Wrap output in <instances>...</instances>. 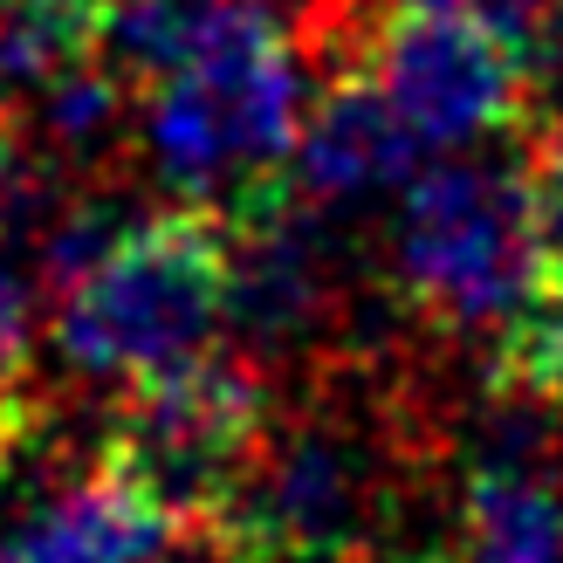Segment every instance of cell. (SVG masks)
Returning a JSON list of instances; mask_svg holds the SVG:
<instances>
[{
  "instance_id": "cell-1",
  "label": "cell",
  "mask_w": 563,
  "mask_h": 563,
  "mask_svg": "<svg viewBox=\"0 0 563 563\" xmlns=\"http://www.w3.org/2000/svg\"><path fill=\"white\" fill-rule=\"evenodd\" d=\"M152 173L186 207L228 220L296 192V137L309 118L302 42L268 0H213L192 63L137 97Z\"/></svg>"
},
{
  "instance_id": "cell-2",
  "label": "cell",
  "mask_w": 563,
  "mask_h": 563,
  "mask_svg": "<svg viewBox=\"0 0 563 563\" xmlns=\"http://www.w3.org/2000/svg\"><path fill=\"white\" fill-rule=\"evenodd\" d=\"M234 296V228L213 207L137 213L124 241L63 296L55 351L76 378H165L207 357L228 330Z\"/></svg>"
},
{
  "instance_id": "cell-3",
  "label": "cell",
  "mask_w": 563,
  "mask_h": 563,
  "mask_svg": "<svg viewBox=\"0 0 563 563\" xmlns=\"http://www.w3.org/2000/svg\"><path fill=\"white\" fill-rule=\"evenodd\" d=\"M336 63L364 69L385 90V103L419 131L427 152H461L482 137H522L543 118V76L529 42L501 35L495 21H474L461 8L427 0H317L309 42Z\"/></svg>"
},
{
  "instance_id": "cell-4",
  "label": "cell",
  "mask_w": 563,
  "mask_h": 563,
  "mask_svg": "<svg viewBox=\"0 0 563 563\" xmlns=\"http://www.w3.org/2000/svg\"><path fill=\"white\" fill-rule=\"evenodd\" d=\"M399 446L364 412L275 419L200 543L220 563H357L391 516Z\"/></svg>"
},
{
  "instance_id": "cell-5",
  "label": "cell",
  "mask_w": 563,
  "mask_h": 563,
  "mask_svg": "<svg viewBox=\"0 0 563 563\" xmlns=\"http://www.w3.org/2000/svg\"><path fill=\"white\" fill-rule=\"evenodd\" d=\"M391 289L419 323L488 344L537 289L522 158H446L412 173L391 213Z\"/></svg>"
},
{
  "instance_id": "cell-6",
  "label": "cell",
  "mask_w": 563,
  "mask_h": 563,
  "mask_svg": "<svg viewBox=\"0 0 563 563\" xmlns=\"http://www.w3.org/2000/svg\"><path fill=\"white\" fill-rule=\"evenodd\" d=\"M268 427L275 406L262 364L207 351L179 372L137 378L124 391L103 433V467L145 495L179 537H200L220 516V501L241 488V474L255 467Z\"/></svg>"
},
{
  "instance_id": "cell-7",
  "label": "cell",
  "mask_w": 563,
  "mask_h": 563,
  "mask_svg": "<svg viewBox=\"0 0 563 563\" xmlns=\"http://www.w3.org/2000/svg\"><path fill=\"white\" fill-rule=\"evenodd\" d=\"M419 131L385 103L364 69L336 63L296 137V192L309 207H351L372 192H406L419 173Z\"/></svg>"
},
{
  "instance_id": "cell-8",
  "label": "cell",
  "mask_w": 563,
  "mask_h": 563,
  "mask_svg": "<svg viewBox=\"0 0 563 563\" xmlns=\"http://www.w3.org/2000/svg\"><path fill=\"white\" fill-rule=\"evenodd\" d=\"M173 537L179 529L97 461V474L0 537V563H158Z\"/></svg>"
},
{
  "instance_id": "cell-9",
  "label": "cell",
  "mask_w": 563,
  "mask_h": 563,
  "mask_svg": "<svg viewBox=\"0 0 563 563\" xmlns=\"http://www.w3.org/2000/svg\"><path fill=\"white\" fill-rule=\"evenodd\" d=\"M461 563H563V474L537 461V433L474 461L461 495Z\"/></svg>"
},
{
  "instance_id": "cell-10",
  "label": "cell",
  "mask_w": 563,
  "mask_h": 563,
  "mask_svg": "<svg viewBox=\"0 0 563 563\" xmlns=\"http://www.w3.org/2000/svg\"><path fill=\"white\" fill-rule=\"evenodd\" d=\"M35 344H42V282H27L0 255V474L21 467L42 433Z\"/></svg>"
},
{
  "instance_id": "cell-11",
  "label": "cell",
  "mask_w": 563,
  "mask_h": 563,
  "mask_svg": "<svg viewBox=\"0 0 563 563\" xmlns=\"http://www.w3.org/2000/svg\"><path fill=\"white\" fill-rule=\"evenodd\" d=\"M516 158L529 186V228H537V282L563 296V110H543Z\"/></svg>"
},
{
  "instance_id": "cell-12",
  "label": "cell",
  "mask_w": 563,
  "mask_h": 563,
  "mask_svg": "<svg viewBox=\"0 0 563 563\" xmlns=\"http://www.w3.org/2000/svg\"><path fill=\"white\" fill-rule=\"evenodd\" d=\"M427 8H461L474 21H495L501 35H516V42H537L543 27L563 14V0H427Z\"/></svg>"
},
{
  "instance_id": "cell-13",
  "label": "cell",
  "mask_w": 563,
  "mask_h": 563,
  "mask_svg": "<svg viewBox=\"0 0 563 563\" xmlns=\"http://www.w3.org/2000/svg\"><path fill=\"white\" fill-rule=\"evenodd\" d=\"M0 8L48 21V27H76V35H97V21H103V0H0Z\"/></svg>"
},
{
  "instance_id": "cell-14",
  "label": "cell",
  "mask_w": 563,
  "mask_h": 563,
  "mask_svg": "<svg viewBox=\"0 0 563 563\" xmlns=\"http://www.w3.org/2000/svg\"><path fill=\"white\" fill-rule=\"evenodd\" d=\"M302 8H317V0H302Z\"/></svg>"
}]
</instances>
